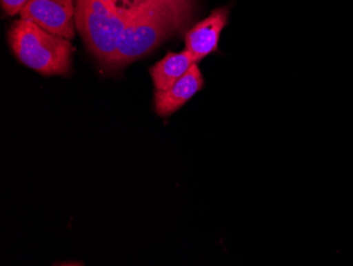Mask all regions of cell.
<instances>
[{"label":"cell","instance_id":"ba28073f","mask_svg":"<svg viewBox=\"0 0 353 266\" xmlns=\"http://www.w3.org/2000/svg\"><path fill=\"white\" fill-rule=\"evenodd\" d=\"M28 1L29 0H1V7L8 15L14 17L16 14L21 13V9L27 5Z\"/></svg>","mask_w":353,"mask_h":266},{"label":"cell","instance_id":"52a82bcc","mask_svg":"<svg viewBox=\"0 0 353 266\" xmlns=\"http://www.w3.org/2000/svg\"><path fill=\"white\" fill-rule=\"evenodd\" d=\"M194 64L195 61L185 49L181 53H168L150 69L154 88L156 91L168 89L183 77Z\"/></svg>","mask_w":353,"mask_h":266},{"label":"cell","instance_id":"3957f363","mask_svg":"<svg viewBox=\"0 0 353 266\" xmlns=\"http://www.w3.org/2000/svg\"><path fill=\"white\" fill-rule=\"evenodd\" d=\"M75 25L89 51L109 67L132 11L117 9L112 0H75Z\"/></svg>","mask_w":353,"mask_h":266},{"label":"cell","instance_id":"7a4b0ae2","mask_svg":"<svg viewBox=\"0 0 353 266\" xmlns=\"http://www.w3.org/2000/svg\"><path fill=\"white\" fill-rule=\"evenodd\" d=\"M8 41L21 64L45 77L66 75L75 51L70 39L53 35L30 19H17L8 31Z\"/></svg>","mask_w":353,"mask_h":266},{"label":"cell","instance_id":"277c9868","mask_svg":"<svg viewBox=\"0 0 353 266\" xmlns=\"http://www.w3.org/2000/svg\"><path fill=\"white\" fill-rule=\"evenodd\" d=\"M74 11L73 0H29L19 15L71 41L75 37L77 28Z\"/></svg>","mask_w":353,"mask_h":266},{"label":"cell","instance_id":"8992f818","mask_svg":"<svg viewBox=\"0 0 353 266\" xmlns=\"http://www.w3.org/2000/svg\"><path fill=\"white\" fill-rule=\"evenodd\" d=\"M203 86V75L197 63H195L172 86L164 91H156L154 112L159 116H170L184 106Z\"/></svg>","mask_w":353,"mask_h":266},{"label":"cell","instance_id":"6da1fadb","mask_svg":"<svg viewBox=\"0 0 353 266\" xmlns=\"http://www.w3.org/2000/svg\"><path fill=\"white\" fill-rule=\"evenodd\" d=\"M185 14L163 0H150L134 10L108 68L120 69L157 48L181 26Z\"/></svg>","mask_w":353,"mask_h":266},{"label":"cell","instance_id":"9c48e42d","mask_svg":"<svg viewBox=\"0 0 353 266\" xmlns=\"http://www.w3.org/2000/svg\"><path fill=\"white\" fill-rule=\"evenodd\" d=\"M165 1L174 6V7L179 10V11L186 13L185 6L186 3H188V0H165Z\"/></svg>","mask_w":353,"mask_h":266},{"label":"cell","instance_id":"5b68a950","mask_svg":"<svg viewBox=\"0 0 353 266\" xmlns=\"http://www.w3.org/2000/svg\"><path fill=\"white\" fill-rule=\"evenodd\" d=\"M228 19L229 10L227 8H218L186 32L184 37L185 50L195 63L199 64L208 55L217 53L220 35L227 26Z\"/></svg>","mask_w":353,"mask_h":266}]
</instances>
